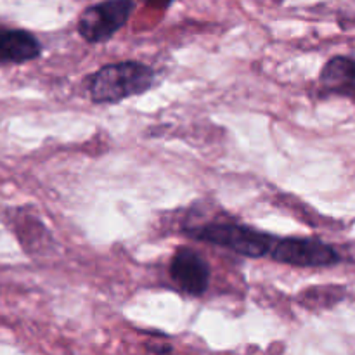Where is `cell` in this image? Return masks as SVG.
I'll return each mask as SVG.
<instances>
[{
  "label": "cell",
  "instance_id": "cell-1",
  "mask_svg": "<svg viewBox=\"0 0 355 355\" xmlns=\"http://www.w3.org/2000/svg\"><path fill=\"white\" fill-rule=\"evenodd\" d=\"M156 85V71L141 61L104 64L89 78V96L94 104H118L141 96Z\"/></svg>",
  "mask_w": 355,
  "mask_h": 355
},
{
  "label": "cell",
  "instance_id": "cell-2",
  "mask_svg": "<svg viewBox=\"0 0 355 355\" xmlns=\"http://www.w3.org/2000/svg\"><path fill=\"white\" fill-rule=\"evenodd\" d=\"M184 234L196 241L210 243L248 259H262L270 255L277 236L259 231L252 225L238 222H208L184 229Z\"/></svg>",
  "mask_w": 355,
  "mask_h": 355
},
{
  "label": "cell",
  "instance_id": "cell-3",
  "mask_svg": "<svg viewBox=\"0 0 355 355\" xmlns=\"http://www.w3.org/2000/svg\"><path fill=\"white\" fill-rule=\"evenodd\" d=\"M274 262L304 269H321L343 262V255L329 243L307 236H288L277 238L270 252Z\"/></svg>",
  "mask_w": 355,
  "mask_h": 355
},
{
  "label": "cell",
  "instance_id": "cell-4",
  "mask_svg": "<svg viewBox=\"0 0 355 355\" xmlns=\"http://www.w3.org/2000/svg\"><path fill=\"white\" fill-rule=\"evenodd\" d=\"M134 7L135 0H103L94 3L80 14L76 31L89 44H103L127 24Z\"/></svg>",
  "mask_w": 355,
  "mask_h": 355
},
{
  "label": "cell",
  "instance_id": "cell-5",
  "mask_svg": "<svg viewBox=\"0 0 355 355\" xmlns=\"http://www.w3.org/2000/svg\"><path fill=\"white\" fill-rule=\"evenodd\" d=\"M210 266L207 260L189 246L175 250L170 260V277L182 293L201 297L210 284Z\"/></svg>",
  "mask_w": 355,
  "mask_h": 355
},
{
  "label": "cell",
  "instance_id": "cell-6",
  "mask_svg": "<svg viewBox=\"0 0 355 355\" xmlns=\"http://www.w3.org/2000/svg\"><path fill=\"white\" fill-rule=\"evenodd\" d=\"M42 44L31 31L23 28L0 26V68L23 64L40 58Z\"/></svg>",
  "mask_w": 355,
  "mask_h": 355
},
{
  "label": "cell",
  "instance_id": "cell-7",
  "mask_svg": "<svg viewBox=\"0 0 355 355\" xmlns=\"http://www.w3.org/2000/svg\"><path fill=\"white\" fill-rule=\"evenodd\" d=\"M321 92L345 96L355 103V59L349 55H335L329 59L319 75Z\"/></svg>",
  "mask_w": 355,
  "mask_h": 355
},
{
  "label": "cell",
  "instance_id": "cell-8",
  "mask_svg": "<svg viewBox=\"0 0 355 355\" xmlns=\"http://www.w3.org/2000/svg\"><path fill=\"white\" fill-rule=\"evenodd\" d=\"M345 297V288L342 286H318L311 288L305 293H302V304L309 309H328L331 305L342 302Z\"/></svg>",
  "mask_w": 355,
  "mask_h": 355
},
{
  "label": "cell",
  "instance_id": "cell-9",
  "mask_svg": "<svg viewBox=\"0 0 355 355\" xmlns=\"http://www.w3.org/2000/svg\"><path fill=\"white\" fill-rule=\"evenodd\" d=\"M175 0H144V3L153 9H168Z\"/></svg>",
  "mask_w": 355,
  "mask_h": 355
}]
</instances>
